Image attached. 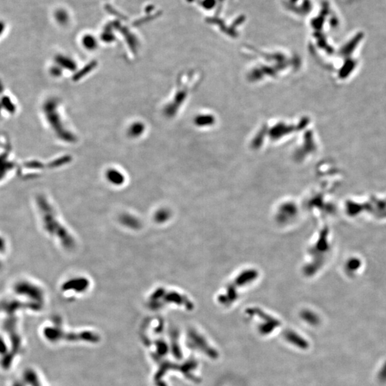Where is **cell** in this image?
I'll list each match as a JSON object with an SVG mask.
<instances>
[{"mask_svg":"<svg viewBox=\"0 0 386 386\" xmlns=\"http://www.w3.org/2000/svg\"><path fill=\"white\" fill-rule=\"evenodd\" d=\"M287 342H290L292 345L295 346L299 348H307V342L304 339L299 337L297 334L294 333H288L286 335Z\"/></svg>","mask_w":386,"mask_h":386,"instance_id":"cell-1","label":"cell"},{"mask_svg":"<svg viewBox=\"0 0 386 386\" xmlns=\"http://www.w3.org/2000/svg\"><path fill=\"white\" fill-rule=\"evenodd\" d=\"M143 131V127L142 124H134L131 128V133L133 135H137L139 133H141Z\"/></svg>","mask_w":386,"mask_h":386,"instance_id":"cell-3","label":"cell"},{"mask_svg":"<svg viewBox=\"0 0 386 386\" xmlns=\"http://www.w3.org/2000/svg\"><path fill=\"white\" fill-rule=\"evenodd\" d=\"M109 178L110 180H111V181L115 182V183H118L117 180L118 179V180H122V176H121L120 173H119L118 172H115V171H111V173H109Z\"/></svg>","mask_w":386,"mask_h":386,"instance_id":"cell-2","label":"cell"}]
</instances>
